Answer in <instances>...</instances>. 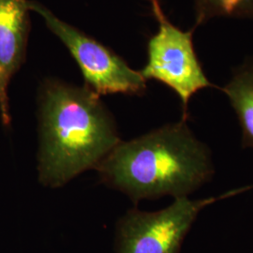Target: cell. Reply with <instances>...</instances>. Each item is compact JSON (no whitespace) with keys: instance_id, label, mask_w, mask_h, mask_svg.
Instances as JSON below:
<instances>
[{"instance_id":"cell-1","label":"cell","mask_w":253,"mask_h":253,"mask_svg":"<svg viewBox=\"0 0 253 253\" xmlns=\"http://www.w3.org/2000/svg\"><path fill=\"white\" fill-rule=\"evenodd\" d=\"M39 131V179L53 189L96 169L121 142L98 94L58 80L46 81L40 92Z\"/></svg>"},{"instance_id":"cell-2","label":"cell","mask_w":253,"mask_h":253,"mask_svg":"<svg viewBox=\"0 0 253 253\" xmlns=\"http://www.w3.org/2000/svg\"><path fill=\"white\" fill-rule=\"evenodd\" d=\"M100 180L137 203L144 199L189 197L214 174L211 152L187 120L120 142L99 164Z\"/></svg>"},{"instance_id":"cell-3","label":"cell","mask_w":253,"mask_h":253,"mask_svg":"<svg viewBox=\"0 0 253 253\" xmlns=\"http://www.w3.org/2000/svg\"><path fill=\"white\" fill-rule=\"evenodd\" d=\"M252 188L253 185L207 199L176 198L171 206L154 212L128 210L118 221L117 252L179 253L185 237L204 208Z\"/></svg>"},{"instance_id":"cell-4","label":"cell","mask_w":253,"mask_h":253,"mask_svg":"<svg viewBox=\"0 0 253 253\" xmlns=\"http://www.w3.org/2000/svg\"><path fill=\"white\" fill-rule=\"evenodd\" d=\"M159 31L148 42V59L141 74L145 80L162 82L180 98L183 118H188L190 98L207 87L214 86L208 80L193 45L194 28L183 31L167 19L159 0H150Z\"/></svg>"},{"instance_id":"cell-5","label":"cell","mask_w":253,"mask_h":253,"mask_svg":"<svg viewBox=\"0 0 253 253\" xmlns=\"http://www.w3.org/2000/svg\"><path fill=\"white\" fill-rule=\"evenodd\" d=\"M29 9L45 21L46 26L70 50L81 69L85 86L100 95H143L146 80L141 72L132 70L118 54L56 17L43 5L29 1Z\"/></svg>"},{"instance_id":"cell-6","label":"cell","mask_w":253,"mask_h":253,"mask_svg":"<svg viewBox=\"0 0 253 253\" xmlns=\"http://www.w3.org/2000/svg\"><path fill=\"white\" fill-rule=\"evenodd\" d=\"M29 0H0V117L10 125L9 82L25 62L30 30Z\"/></svg>"},{"instance_id":"cell-7","label":"cell","mask_w":253,"mask_h":253,"mask_svg":"<svg viewBox=\"0 0 253 253\" xmlns=\"http://www.w3.org/2000/svg\"><path fill=\"white\" fill-rule=\"evenodd\" d=\"M222 91L242 126L243 145L253 147V62L240 66Z\"/></svg>"},{"instance_id":"cell-8","label":"cell","mask_w":253,"mask_h":253,"mask_svg":"<svg viewBox=\"0 0 253 253\" xmlns=\"http://www.w3.org/2000/svg\"><path fill=\"white\" fill-rule=\"evenodd\" d=\"M196 26L215 17L253 19V0H195Z\"/></svg>"}]
</instances>
